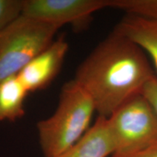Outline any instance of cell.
Masks as SVG:
<instances>
[{
	"label": "cell",
	"mask_w": 157,
	"mask_h": 157,
	"mask_svg": "<svg viewBox=\"0 0 157 157\" xmlns=\"http://www.w3.org/2000/svg\"><path fill=\"white\" fill-rule=\"evenodd\" d=\"M155 76L146 52L114 30L80 64L74 80L91 97L98 116L109 118Z\"/></svg>",
	"instance_id": "6da1fadb"
},
{
	"label": "cell",
	"mask_w": 157,
	"mask_h": 157,
	"mask_svg": "<svg viewBox=\"0 0 157 157\" xmlns=\"http://www.w3.org/2000/svg\"><path fill=\"white\" fill-rule=\"evenodd\" d=\"M95 111L90 96L74 80L63 86L53 114L37 124L39 144L45 157H57L78 142L90 129Z\"/></svg>",
	"instance_id": "7a4b0ae2"
},
{
	"label": "cell",
	"mask_w": 157,
	"mask_h": 157,
	"mask_svg": "<svg viewBox=\"0 0 157 157\" xmlns=\"http://www.w3.org/2000/svg\"><path fill=\"white\" fill-rule=\"evenodd\" d=\"M60 28L22 15L0 34V83L17 75L53 42Z\"/></svg>",
	"instance_id": "3957f363"
},
{
	"label": "cell",
	"mask_w": 157,
	"mask_h": 157,
	"mask_svg": "<svg viewBox=\"0 0 157 157\" xmlns=\"http://www.w3.org/2000/svg\"><path fill=\"white\" fill-rule=\"evenodd\" d=\"M117 154H130L157 143V116L142 94L129 98L108 118Z\"/></svg>",
	"instance_id": "277c9868"
},
{
	"label": "cell",
	"mask_w": 157,
	"mask_h": 157,
	"mask_svg": "<svg viewBox=\"0 0 157 157\" xmlns=\"http://www.w3.org/2000/svg\"><path fill=\"white\" fill-rule=\"evenodd\" d=\"M108 7V0H24L23 15L55 26L70 24L85 29L95 12Z\"/></svg>",
	"instance_id": "5b68a950"
},
{
	"label": "cell",
	"mask_w": 157,
	"mask_h": 157,
	"mask_svg": "<svg viewBox=\"0 0 157 157\" xmlns=\"http://www.w3.org/2000/svg\"><path fill=\"white\" fill-rule=\"evenodd\" d=\"M68 50V42L59 37L19 72L17 76L29 93L44 90L52 83L61 69Z\"/></svg>",
	"instance_id": "8992f818"
},
{
	"label": "cell",
	"mask_w": 157,
	"mask_h": 157,
	"mask_svg": "<svg viewBox=\"0 0 157 157\" xmlns=\"http://www.w3.org/2000/svg\"><path fill=\"white\" fill-rule=\"evenodd\" d=\"M114 152V142L108 118L98 116L82 138L57 157H108Z\"/></svg>",
	"instance_id": "52a82bcc"
},
{
	"label": "cell",
	"mask_w": 157,
	"mask_h": 157,
	"mask_svg": "<svg viewBox=\"0 0 157 157\" xmlns=\"http://www.w3.org/2000/svg\"><path fill=\"white\" fill-rule=\"evenodd\" d=\"M114 30L138 45L148 55L157 71V21L127 15Z\"/></svg>",
	"instance_id": "ba28073f"
},
{
	"label": "cell",
	"mask_w": 157,
	"mask_h": 157,
	"mask_svg": "<svg viewBox=\"0 0 157 157\" xmlns=\"http://www.w3.org/2000/svg\"><path fill=\"white\" fill-rule=\"evenodd\" d=\"M28 90L17 75L0 83V121H15L25 114Z\"/></svg>",
	"instance_id": "9c48e42d"
},
{
	"label": "cell",
	"mask_w": 157,
	"mask_h": 157,
	"mask_svg": "<svg viewBox=\"0 0 157 157\" xmlns=\"http://www.w3.org/2000/svg\"><path fill=\"white\" fill-rule=\"evenodd\" d=\"M108 7L124 11L127 15L157 21V0H108Z\"/></svg>",
	"instance_id": "30bf717a"
},
{
	"label": "cell",
	"mask_w": 157,
	"mask_h": 157,
	"mask_svg": "<svg viewBox=\"0 0 157 157\" xmlns=\"http://www.w3.org/2000/svg\"><path fill=\"white\" fill-rule=\"evenodd\" d=\"M24 0H0V34L23 15Z\"/></svg>",
	"instance_id": "8fae6325"
},
{
	"label": "cell",
	"mask_w": 157,
	"mask_h": 157,
	"mask_svg": "<svg viewBox=\"0 0 157 157\" xmlns=\"http://www.w3.org/2000/svg\"><path fill=\"white\" fill-rule=\"evenodd\" d=\"M141 94L151 104L157 116V78L156 76L145 85Z\"/></svg>",
	"instance_id": "7c38bea8"
},
{
	"label": "cell",
	"mask_w": 157,
	"mask_h": 157,
	"mask_svg": "<svg viewBox=\"0 0 157 157\" xmlns=\"http://www.w3.org/2000/svg\"><path fill=\"white\" fill-rule=\"evenodd\" d=\"M111 157H157V143L137 151L126 154H113Z\"/></svg>",
	"instance_id": "4fadbf2b"
}]
</instances>
